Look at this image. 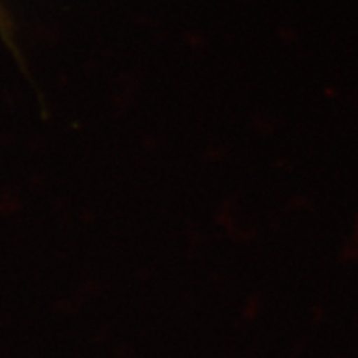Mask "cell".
<instances>
[{"instance_id":"obj_1","label":"cell","mask_w":358,"mask_h":358,"mask_svg":"<svg viewBox=\"0 0 358 358\" xmlns=\"http://www.w3.org/2000/svg\"><path fill=\"white\" fill-rule=\"evenodd\" d=\"M0 38L6 43V47L9 50H13V52L17 55V59L20 60V54L15 45V36H14V24L10 21L9 13L6 8L3 6L2 0H0Z\"/></svg>"}]
</instances>
